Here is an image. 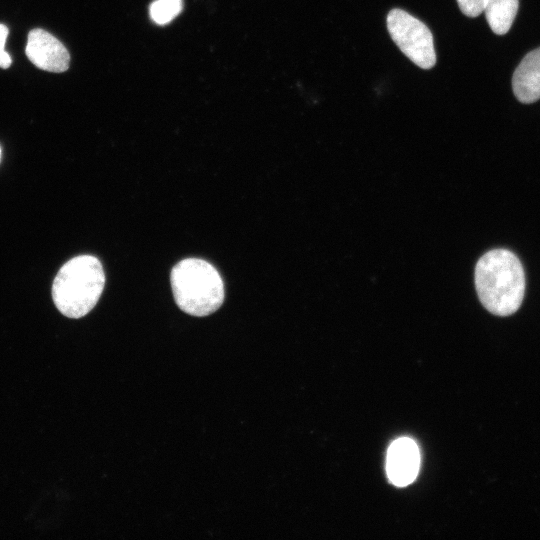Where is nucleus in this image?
<instances>
[{
  "mask_svg": "<svg viewBox=\"0 0 540 540\" xmlns=\"http://www.w3.org/2000/svg\"><path fill=\"white\" fill-rule=\"evenodd\" d=\"M474 275L480 302L489 312L508 316L518 310L525 292V274L515 254L505 249L485 253Z\"/></svg>",
  "mask_w": 540,
  "mask_h": 540,
  "instance_id": "f257e3e1",
  "label": "nucleus"
},
{
  "mask_svg": "<svg viewBox=\"0 0 540 540\" xmlns=\"http://www.w3.org/2000/svg\"><path fill=\"white\" fill-rule=\"evenodd\" d=\"M104 284L101 262L91 255L77 256L67 261L56 274L52 298L64 316L80 318L97 304Z\"/></svg>",
  "mask_w": 540,
  "mask_h": 540,
  "instance_id": "f03ea898",
  "label": "nucleus"
},
{
  "mask_svg": "<svg viewBox=\"0 0 540 540\" xmlns=\"http://www.w3.org/2000/svg\"><path fill=\"white\" fill-rule=\"evenodd\" d=\"M0 156H1V149H0Z\"/></svg>",
  "mask_w": 540,
  "mask_h": 540,
  "instance_id": "ddd939ff",
  "label": "nucleus"
},
{
  "mask_svg": "<svg viewBox=\"0 0 540 540\" xmlns=\"http://www.w3.org/2000/svg\"><path fill=\"white\" fill-rule=\"evenodd\" d=\"M183 0H155L150 4L149 14L153 22L165 25L180 14Z\"/></svg>",
  "mask_w": 540,
  "mask_h": 540,
  "instance_id": "1a4fd4ad",
  "label": "nucleus"
},
{
  "mask_svg": "<svg viewBox=\"0 0 540 540\" xmlns=\"http://www.w3.org/2000/svg\"><path fill=\"white\" fill-rule=\"evenodd\" d=\"M512 88L521 103L530 104L540 99V47L526 54L517 66Z\"/></svg>",
  "mask_w": 540,
  "mask_h": 540,
  "instance_id": "0eeeda50",
  "label": "nucleus"
},
{
  "mask_svg": "<svg viewBox=\"0 0 540 540\" xmlns=\"http://www.w3.org/2000/svg\"><path fill=\"white\" fill-rule=\"evenodd\" d=\"M461 12L468 17H477L485 7L486 0H457Z\"/></svg>",
  "mask_w": 540,
  "mask_h": 540,
  "instance_id": "9d476101",
  "label": "nucleus"
},
{
  "mask_svg": "<svg viewBox=\"0 0 540 540\" xmlns=\"http://www.w3.org/2000/svg\"><path fill=\"white\" fill-rule=\"evenodd\" d=\"M9 30L7 26L0 24V55L5 52V43L8 37Z\"/></svg>",
  "mask_w": 540,
  "mask_h": 540,
  "instance_id": "9b49d317",
  "label": "nucleus"
},
{
  "mask_svg": "<svg viewBox=\"0 0 540 540\" xmlns=\"http://www.w3.org/2000/svg\"><path fill=\"white\" fill-rule=\"evenodd\" d=\"M12 63L10 55L5 51L0 55V67L6 69Z\"/></svg>",
  "mask_w": 540,
  "mask_h": 540,
  "instance_id": "f8f14e48",
  "label": "nucleus"
},
{
  "mask_svg": "<svg viewBox=\"0 0 540 540\" xmlns=\"http://www.w3.org/2000/svg\"><path fill=\"white\" fill-rule=\"evenodd\" d=\"M519 7V0H486L483 12L491 30L497 35L511 28Z\"/></svg>",
  "mask_w": 540,
  "mask_h": 540,
  "instance_id": "6e6552de",
  "label": "nucleus"
},
{
  "mask_svg": "<svg viewBox=\"0 0 540 540\" xmlns=\"http://www.w3.org/2000/svg\"><path fill=\"white\" fill-rule=\"evenodd\" d=\"M170 281L176 304L192 316H208L224 301L223 280L216 268L205 260H181L173 267Z\"/></svg>",
  "mask_w": 540,
  "mask_h": 540,
  "instance_id": "7ed1b4c3",
  "label": "nucleus"
},
{
  "mask_svg": "<svg viewBox=\"0 0 540 540\" xmlns=\"http://www.w3.org/2000/svg\"><path fill=\"white\" fill-rule=\"evenodd\" d=\"M391 39L403 54L422 69L436 63L433 36L420 20L402 9H392L386 19Z\"/></svg>",
  "mask_w": 540,
  "mask_h": 540,
  "instance_id": "20e7f679",
  "label": "nucleus"
},
{
  "mask_svg": "<svg viewBox=\"0 0 540 540\" xmlns=\"http://www.w3.org/2000/svg\"><path fill=\"white\" fill-rule=\"evenodd\" d=\"M420 453L416 442L401 437L391 443L386 457V473L389 481L397 487L411 484L417 477Z\"/></svg>",
  "mask_w": 540,
  "mask_h": 540,
  "instance_id": "423d86ee",
  "label": "nucleus"
},
{
  "mask_svg": "<svg viewBox=\"0 0 540 540\" xmlns=\"http://www.w3.org/2000/svg\"><path fill=\"white\" fill-rule=\"evenodd\" d=\"M25 53L33 65L44 71L61 73L69 67L70 55L66 47L41 28L28 33Z\"/></svg>",
  "mask_w": 540,
  "mask_h": 540,
  "instance_id": "39448f33",
  "label": "nucleus"
}]
</instances>
